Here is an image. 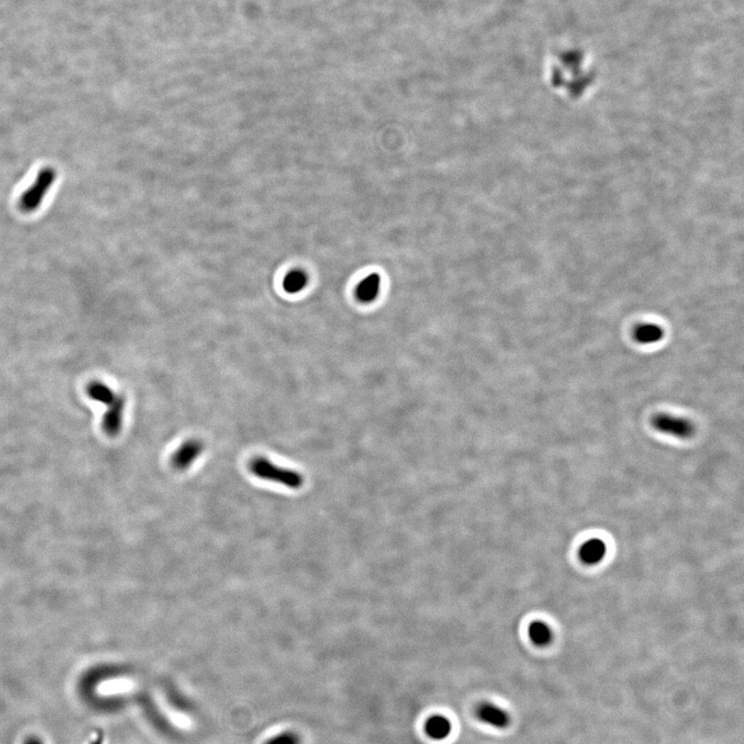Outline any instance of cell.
<instances>
[{
	"instance_id": "8fae6325",
	"label": "cell",
	"mask_w": 744,
	"mask_h": 744,
	"mask_svg": "<svg viewBox=\"0 0 744 744\" xmlns=\"http://www.w3.org/2000/svg\"><path fill=\"white\" fill-rule=\"evenodd\" d=\"M552 630L543 620H535L528 626V638L539 647L547 646L552 641Z\"/></svg>"
},
{
	"instance_id": "6da1fadb",
	"label": "cell",
	"mask_w": 744,
	"mask_h": 744,
	"mask_svg": "<svg viewBox=\"0 0 744 744\" xmlns=\"http://www.w3.org/2000/svg\"><path fill=\"white\" fill-rule=\"evenodd\" d=\"M249 468L258 478L281 484L292 489H299L304 482L300 472L277 466L276 464L264 457L253 459L249 464Z\"/></svg>"
},
{
	"instance_id": "9c48e42d",
	"label": "cell",
	"mask_w": 744,
	"mask_h": 744,
	"mask_svg": "<svg viewBox=\"0 0 744 744\" xmlns=\"http://www.w3.org/2000/svg\"><path fill=\"white\" fill-rule=\"evenodd\" d=\"M381 279L379 274L368 275L362 279L356 288V298L361 303H372L379 296L381 290Z\"/></svg>"
},
{
	"instance_id": "2e32d148",
	"label": "cell",
	"mask_w": 744,
	"mask_h": 744,
	"mask_svg": "<svg viewBox=\"0 0 744 744\" xmlns=\"http://www.w3.org/2000/svg\"><path fill=\"white\" fill-rule=\"evenodd\" d=\"M90 744H104L103 735H99Z\"/></svg>"
},
{
	"instance_id": "4fadbf2b",
	"label": "cell",
	"mask_w": 744,
	"mask_h": 744,
	"mask_svg": "<svg viewBox=\"0 0 744 744\" xmlns=\"http://www.w3.org/2000/svg\"><path fill=\"white\" fill-rule=\"evenodd\" d=\"M87 393L89 397L92 398L93 400L105 403L107 407L115 400L117 396L111 390V388L106 386L105 384L99 383V381H93V383L89 384Z\"/></svg>"
},
{
	"instance_id": "5bb4252c",
	"label": "cell",
	"mask_w": 744,
	"mask_h": 744,
	"mask_svg": "<svg viewBox=\"0 0 744 744\" xmlns=\"http://www.w3.org/2000/svg\"><path fill=\"white\" fill-rule=\"evenodd\" d=\"M300 737L293 732H285L269 739L266 744H300Z\"/></svg>"
},
{
	"instance_id": "30bf717a",
	"label": "cell",
	"mask_w": 744,
	"mask_h": 744,
	"mask_svg": "<svg viewBox=\"0 0 744 744\" xmlns=\"http://www.w3.org/2000/svg\"><path fill=\"white\" fill-rule=\"evenodd\" d=\"M633 336L641 344H654L664 337V330L656 324H641L636 327Z\"/></svg>"
},
{
	"instance_id": "ba28073f",
	"label": "cell",
	"mask_w": 744,
	"mask_h": 744,
	"mask_svg": "<svg viewBox=\"0 0 744 744\" xmlns=\"http://www.w3.org/2000/svg\"><path fill=\"white\" fill-rule=\"evenodd\" d=\"M606 554V543L603 540L596 539V538L585 542L579 550L581 561L589 566L601 563Z\"/></svg>"
},
{
	"instance_id": "277c9868",
	"label": "cell",
	"mask_w": 744,
	"mask_h": 744,
	"mask_svg": "<svg viewBox=\"0 0 744 744\" xmlns=\"http://www.w3.org/2000/svg\"><path fill=\"white\" fill-rule=\"evenodd\" d=\"M204 446L199 440H190L182 444L173 454L171 463L176 470H183L190 468L195 460L199 458L203 452Z\"/></svg>"
},
{
	"instance_id": "8992f818",
	"label": "cell",
	"mask_w": 744,
	"mask_h": 744,
	"mask_svg": "<svg viewBox=\"0 0 744 744\" xmlns=\"http://www.w3.org/2000/svg\"><path fill=\"white\" fill-rule=\"evenodd\" d=\"M53 174L51 170L43 171L40 173L36 185H32L26 194L22 197V207L25 210H34L36 206L40 203L41 197H44L47 188L51 185L53 181Z\"/></svg>"
},
{
	"instance_id": "52a82bcc",
	"label": "cell",
	"mask_w": 744,
	"mask_h": 744,
	"mask_svg": "<svg viewBox=\"0 0 744 744\" xmlns=\"http://www.w3.org/2000/svg\"><path fill=\"white\" fill-rule=\"evenodd\" d=\"M424 730L429 738L433 741H444L452 733L453 724L444 715H435L427 719Z\"/></svg>"
},
{
	"instance_id": "5b68a950",
	"label": "cell",
	"mask_w": 744,
	"mask_h": 744,
	"mask_svg": "<svg viewBox=\"0 0 744 744\" xmlns=\"http://www.w3.org/2000/svg\"><path fill=\"white\" fill-rule=\"evenodd\" d=\"M125 407V398L121 395H117L115 400L108 405L107 412L104 416L103 427L105 433L110 437H115L120 433Z\"/></svg>"
},
{
	"instance_id": "9a60e30c",
	"label": "cell",
	"mask_w": 744,
	"mask_h": 744,
	"mask_svg": "<svg viewBox=\"0 0 744 744\" xmlns=\"http://www.w3.org/2000/svg\"><path fill=\"white\" fill-rule=\"evenodd\" d=\"M23 744H45L44 741L38 736H29L24 741Z\"/></svg>"
},
{
	"instance_id": "7a4b0ae2",
	"label": "cell",
	"mask_w": 744,
	"mask_h": 744,
	"mask_svg": "<svg viewBox=\"0 0 744 744\" xmlns=\"http://www.w3.org/2000/svg\"><path fill=\"white\" fill-rule=\"evenodd\" d=\"M652 425L659 433L678 438H689L695 433V427L691 421L666 414L654 416Z\"/></svg>"
},
{
	"instance_id": "3957f363",
	"label": "cell",
	"mask_w": 744,
	"mask_h": 744,
	"mask_svg": "<svg viewBox=\"0 0 744 744\" xmlns=\"http://www.w3.org/2000/svg\"><path fill=\"white\" fill-rule=\"evenodd\" d=\"M477 719L492 728L504 730L511 724L510 713L502 707L491 702H482L475 710Z\"/></svg>"
},
{
	"instance_id": "7c38bea8",
	"label": "cell",
	"mask_w": 744,
	"mask_h": 744,
	"mask_svg": "<svg viewBox=\"0 0 744 744\" xmlns=\"http://www.w3.org/2000/svg\"><path fill=\"white\" fill-rule=\"evenodd\" d=\"M308 285V276L302 270H292L283 279V288L288 294H297L304 290Z\"/></svg>"
}]
</instances>
